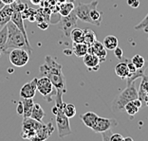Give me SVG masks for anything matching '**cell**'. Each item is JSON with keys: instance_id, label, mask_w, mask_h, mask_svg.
Segmentation results:
<instances>
[{"instance_id": "6da1fadb", "label": "cell", "mask_w": 148, "mask_h": 141, "mask_svg": "<svg viewBox=\"0 0 148 141\" xmlns=\"http://www.w3.org/2000/svg\"><path fill=\"white\" fill-rule=\"evenodd\" d=\"M39 71L41 75L49 78L57 91L66 93V80L63 73V66L56 62L51 56H47L45 63L40 66Z\"/></svg>"}, {"instance_id": "7a4b0ae2", "label": "cell", "mask_w": 148, "mask_h": 141, "mask_svg": "<svg viewBox=\"0 0 148 141\" xmlns=\"http://www.w3.org/2000/svg\"><path fill=\"white\" fill-rule=\"evenodd\" d=\"M63 92L57 91L55 95V105L52 107V113L55 115L56 126L58 130L59 137H66L72 133L69 124V119L64 113V106L65 102L63 101Z\"/></svg>"}, {"instance_id": "3957f363", "label": "cell", "mask_w": 148, "mask_h": 141, "mask_svg": "<svg viewBox=\"0 0 148 141\" xmlns=\"http://www.w3.org/2000/svg\"><path fill=\"white\" fill-rule=\"evenodd\" d=\"M8 28V38L5 45L6 51L12 48H24L28 51L29 54H32V48L29 42H27L24 35L21 31L16 27L12 21H10L7 24Z\"/></svg>"}, {"instance_id": "277c9868", "label": "cell", "mask_w": 148, "mask_h": 141, "mask_svg": "<svg viewBox=\"0 0 148 141\" xmlns=\"http://www.w3.org/2000/svg\"><path fill=\"white\" fill-rule=\"evenodd\" d=\"M139 98V95H138V89L136 87V83L135 82H133L131 84L127 85L126 88L123 90V91L118 95L114 100L112 101V104H111V110H112L113 113H120L123 111L124 106H125L126 103H128L129 101H132V100L136 99Z\"/></svg>"}, {"instance_id": "5b68a950", "label": "cell", "mask_w": 148, "mask_h": 141, "mask_svg": "<svg viewBox=\"0 0 148 141\" xmlns=\"http://www.w3.org/2000/svg\"><path fill=\"white\" fill-rule=\"evenodd\" d=\"M36 89L48 102L52 101V97L55 96L57 92L56 88L53 86L52 82H50L49 79L44 76H42V78L37 80Z\"/></svg>"}, {"instance_id": "8992f818", "label": "cell", "mask_w": 148, "mask_h": 141, "mask_svg": "<svg viewBox=\"0 0 148 141\" xmlns=\"http://www.w3.org/2000/svg\"><path fill=\"white\" fill-rule=\"evenodd\" d=\"M98 4L99 2L97 0H94V1H91L90 3H87V4L79 3L74 8V12H75L77 18L80 19L81 21L93 25L92 20L90 19V12H91V10L97 8Z\"/></svg>"}, {"instance_id": "52a82bcc", "label": "cell", "mask_w": 148, "mask_h": 141, "mask_svg": "<svg viewBox=\"0 0 148 141\" xmlns=\"http://www.w3.org/2000/svg\"><path fill=\"white\" fill-rule=\"evenodd\" d=\"M77 16L75 14V12H71L69 15L66 16H61V18L57 23V27L59 29H61L63 31L64 35L66 37L70 36V32L71 31L77 27Z\"/></svg>"}, {"instance_id": "ba28073f", "label": "cell", "mask_w": 148, "mask_h": 141, "mask_svg": "<svg viewBox=\"0 0 148 141\" xmlns=\"http://www.w3.org/2000/svg\"><path fill=\"white\" fill-rule=\"evenodd\" d=\"M29 53L24 48H12L10 52V62L16 67H23L29 61Z\"/></svg>"}, {"instance_id": "9c48e42d", "label": "cell", "mask_w": 148, "mask_h": 141, "mask_svg": "<svg viewBox=\"0 0 148 141\" xmlns=\"http://www.w3.org/2000/svg\"><path fill=\"white\" fill-rule=\"evenodd\" d=\"M118 126V121L113 119H106V117H100L98 116L95 124L92 127L93 132L95 133H103L106 130L111 129L112 127Z\"/></svg>"}, {"instance_id": "30bf717a", "label": "cell", "mask_w": 148, "mask_h": 141, "mask_svg": "<svg viewBox=\"0 0 148 141\" xmlns=\"http://www.w3.org/2000/svg\"><path fill=\"white\" fill-rule=\"evenodd\" d=\"M37 78H34L31 82L25 83L20 89V97L22 99H33L36 94V84H37Z\"/></svg>"}, {"instance_id": "8fae6325", "label": "cell", "mask_w": 148, "mask_h": 141, "mask_svg": "<svg viewBox=\"0 0 148 141\" xmlns=\"http://www.w3.org/2000/svg\"><path fill=\"white\" fill-rule=\"evenodd\" d=\"M88 53H93L100 59L101 63H103L106 60L107 51L105 46L103 45V43L99 42L98 40H96L91 46H88Z\"/></svg>"}, {"instance_id": "7c38bea8", "label": "cell", "mask_w": 148, "mask_h": 141, "mask_svg": "<svg viewBox=\"0 0 148 141\" xmlns=\"http://www.w3.org/2000/svg\"><path fill=\"white\" fill-rule=\"evenodd\" d=\"M54 131V126L52 125L51 122H49L48 124H43L41 128H39L36 131L35 136L33 137L32 140H46L51 136V134Z\"/></svg>"}, {"instance_id": "4fadbf2b", "label": "cell", "mask_w": 148, "mask_h": 141, "mask_svg": "<svg viewBox=\"0 0 148 141\" xmlns=\"http://www.w3.org/2000/svg\"><path fill=\"white\" fill-rule=\"evenodd\" d=\"M83 58H84V63L88 68V70H90V71H97V70H99L101 65V61L95 54L87 52Z\"/></svg>"}, {"instance_id": "5bb4252c", "label": "cell", "mask_w": 148, "mask_h": 141, "mask_svg": "<svg viewBox=\"0 0 148 141\" xmlns=\"http://www.w3.org/2000/svg\"><path fill=\"white\" fill-rule=\"evenodd\" d=\"M138 95H139V99L142 100V102L145 104L148 97V74L146 72L142 76V80H140V83Z\"/></svg>"}, {"instance_id": "9a60e30c", "label": "cell", "mask_w": 148, "mask_h": 141, "mask_svg": "<svg viewBox=\"0 0 148 141\" xmlns=\"http://www.w3.org/2000/svg\"><path fill=\"white\" fill-rule=\"evenodd\" d=\"M12 12L13 11L10 5H5L2 9H0V29L11 21Z\"/></svg>"}, {"instance_id": "2e32d148", "label": "cell", "mask_w": 148, "mask_h": 141, "mask_svg": "<svg viewBox=\"0 0 148 141\" xmlns=\"http://www.w3.org/2000/svg\"><path fill=\"white\" fill-rule=\"evenodd\" d=\"M11 21L14 24L17 28L21 31V32L23 33L24 35L25 39L27 40V42H29V38H28V35H27V31H26V29H25V25H24V19L22 18L21 16V12H13L12 14V18H11Z\"/></svg>"}, {"instance_id": "e0dca14e", "label": "cell", "mask_w": 148, "mask_h": 141, "mask_svg": "<svg viewBox=\"0 0 148 141\" xmlns=\"http://www.w3.org/2000/svg\"><path fill=\"white\" fill-rule=\"evenodd\" d=\"M71 50L76 57L83 58L88 52V46L85 43H73Z\"/></svg>"}, {"instance_id": "ac0fdd59", "label": "cell", "mask_w": 148, "mask_h": 141, "mask_svg": "<svg viewBox=\"0 0 148 141\" xmlns=\"http://www.w3.org/2000/svg\"><path fill=\"white\" fill-rule=\"evenodd\" d=\"M98 116H99L97 115L96 113L89 111V112L83 114V115L81 116V119H82V121L84 122V124H85L86 127H88V128L91 129L94 126V124H95Z\"/></svg>"}, {"instance_id": "d6986e66", "label": "cell", "mask_w": 148, "mask_h": 141, "mask_svg": "<svg viewBox=\"0 0 148 141\" xmlns=\"http://www.w3.org/2000/svg\"><path fill=\"white\" fill-rule=\"evenodd\" d=\"M115 73L116 75L122 80H125L129 76V70L127 67V63L124 61H120L115 66Z\"/></svg>"}, {"instance_id": "ffe728a7", "label": "cell", "mask_w": 148, "mask_h": 141, "mask_svg": "<svg viewBox=\"0 0 148 141\" xmlns=\"http://www.w3.org/2000/svg\"><path fill=\"white\" fill-rule=\"evenodd\" d=\"M43 125L42 122L37 121V120L32 119V117H27L24 119L22 123L23 129H29L33 131H37L39 128H41V126Z\"/></svg>"}, {"instance_id": "44dd1931", "label": "cell", "mask_w": 148, "mask_h": 141, "mask_svg": "<svg viewBox=\"0 0 148 141\" xmlns=\"http://www.w3.org/2000/svg\"><path fill=\"white\" fill-rule=\"evenodd\" d=\"M45 111L43 110V108L41 107V105L38 104V103H34L33 104V108L32 111V114H31V116L32 119L37 120V121H40L42 122V120L45 116Z\"/></svg>"}, {"instance_id": "7402d4cb", "label": "cell", "mask_w": 148, "mask_h": 141, "mask_svg": "<svg viewBox=\"0 0 148 141\" xmlns=\"http://www.w3.org/2000/svg\"><path fill=\"white\" fill-rule=\"evenodd\" d=\"M103 45L105 46L106 50H114L119 45V40L114 35H107L103 39Z\"/></svg>"}, {"instance_id": "603a6c76", "label": "cell", "mask_w": 148, "mask_h": 141, "mask_svg": "<svg viewBox=\"0 0 148 141\" xmlns=\"http://www.w3.org/2000/svg\"><path fill=\"white\" fill-rule=\"evenodd\" d=\"M22 104H23V117L27 119V117L31 116L32 111L33 108V101L32 99H22Z\"/></svg>"}, {"instance_id": "cb8c5ba5", "label": "cell", "mask_w": 148, "mask_h": 141, "mask_svg": "<svg viewBox=\"0 0 148 141\" xmlns=\"http://www.w3.org/2000/svg\"><path fill=\"white\" fill-rule=\"evenodd\" d=\"M58 5H59L58 13L61 16L69 15L70 12L74 11V8H75L73 2H69V1H66L65 3H62V4H58Z\"/></svg>"}, {"instance_id": "d4e9b609", "label": "cell", "mask_w": 148, "mask_h": 141, "mask_svg": "<svg viewBox=\"0 0 148 141\" xmlns=\"http://www.w3.org/2000/svg\"><path fill=\"white\" fill-rule=\"evenodd\" d=\"M70 39L73 43H84V29L74 28L70 32Z\"/></svg>"}, {"instance_id": "484cf974", "label": "cell", "mask_w": 148, "mask_h": 141, "mask_svg": "<svg viewBox=\"0 0 148 141\" xmlns=\"http://www.w3.org/2000/svg\"><path fill=\"white\" fill-rule=\"evenodd\" d=\"M97 40L96 34L92 29H84V43L86 44L87 46H91L92 44Z\"/></svg>"}, {"instance_id": "4316f807", "label": "cell", "mask_w": 148, "mask_h": 141, "mask_svg": "<svg viewBox=\"0 0 148 141\" xmlns=\"http://www.w3.org/2000/svg\"><path fill=\"white\" fill-rule=\"evenodd\" d=\"M90 19L92 20L93 25L99 27L102 24V20H103V12H99L97 8L91 10L90 12Z\"/></svg>"}, {"instance_id": "83f0119b", "label": "cell", "mask_w": 148, "mask_h": 141, "mask_svg": "<svg viewBox=\"0 0 148 141\" xmlns=\"http://www.w3.org/2000/svg\"><path fill=\"white\" fill-rule=\"evenodd\" d=\"M7 38H8V28L7 25L0 29V51L2 53H7L5 49V45L7 42Z\"/></svg>"}, {"instance_id": "f1b7e54d", "label": "cell", "mask_w": 148, "mask_h": 141, "mask_svg": "<svg viewBox=\"0 0 148 141\" xmlns=\"http://www.w3.org/2000/svg\"><path fill=\"white\" fill-rule=\"evenodd\" d=\"M64 113L65 115L69 117V119H72L76 116L77 113V109L75 105L71 104V103H65V106H64Z\"/></svg>"}, {"instance_id": "f546056e", "label": "cell", "mask_w": 148, "mask_h": 141, "mask_svg": "<svg viewBox=\"0 0 148 141\" xmlns=\"http://www.w3.org/2000/svg\"><path fill=\"white\" fill-rule=\"evenodd\" d=\"M131 62L134 63V65H135L138 69L143 68L145 66V60H144V58L142 55L137 54L134 57H132V58H131Z\"/></svg>"}, {"instance_id": "4dcf8cb0", "label": "cell", "mask_w": 148, "mask_h": 141, "mask_svg": "<svg viewBox=\"0 0 148 141\" xmlns=\"http://www.w3.org/2000/svg\"><path fill=\"white\" fill-rule=\"evenodd\" d=\"M123 110L125 111V112L128 114L129 116H135L138 112H139L140 108H138V107L133 103V101H129L128 103H126V104H125Z\"/></svg>"}, {"instance_id": "1f68e13d", "label": "cell", "mask_w": 148, "mask_h": 141, "mask_svg": "<svg viewBox=\"0 0 148 141\" xmlns=\"http://www.w3.org/2000/svg\"><path fill=\"white\" fill-rule=\"evenodd\" d=\"M11 8L12 9L13 12H22L26 8H28V6L25 3H22L21 1L15 0L14 2H12V4H10Z\"/></svg>"}, {"instance_id": "d6a6232c", "label": "cell", "mask_w": 148, "mask_h": 141, "mask_svg": "<svg viewBox=\"0 0 148 141\" xmlns=\"http://www.w3.org/2000/svg\"><path fill=\"white\" fill-rule=\"evenodd\" d=\"M136 31H143L145 32H148V13L139 24L135 26Z\"/></svg>"}, {"instance_id": "836d02e7", "label": "cell", "mask_w": 148, "mask_h": 141, "mask_svg": "<svg viewBox=\"0 0 148 141\" xmlns=\"http://www.w3.org/2000/svg\"><path fill=\"white\" fill-rule=\"evenodd\" d=\"M112 134L113 133H112V131H111V129L106 130V131H105V132L101 133V135H102V139L103 141H109L111 136H112Z\"/></svg>"}, {"instance_id": "e575fe53", "label": "cell", "mask_w": 148, "mask_h": 141, "mask_svg": "<svg viewBox=\"0 0 148 141\" xmlns=\"http://www.w3.org/2000/svg\"><path fill=\"white\" fill-rule=\"evenodd\" d=\"M114 51V55H115V57L118 59V60H120L122 57L123 56V49L119 48V46H117V48L113 50Z\"/></svg>"}, {"instance_id": "d590c367", "label": "cell", "mask_w": 148, "mask_h": 141, "mask_svg": "<svg viewBox=\"0 0 148 141\" xmlns=\"http://www.w3.org/2000/svg\"><path fill=\"white\" fill-rule=\"evenodd\" d=\"M124 137L120 134H112L109 141H123Z\"/></svg>"}, {"instance_id": "8d00e7d4", "label": "cell", "mask_w": 148, "mask_h": 141, "mask_svg": "<svg viewBox=\"0 0 148 141\" xmlns=\"http://www.w3.org/2000/svg\"><path fill=\"white\" fill-rule=\"evenodd\" d=\"M127 5L131 8L136 9L140 6V0H127Z\"/></svg>"}, {"instance_id": "74e56055", "label": "cell", "mask_w": 148, "mask_h": 141, "mask_svg": "<svg viewBox=\"0 0 148 141\" xmlns=\"http://www.w3.org/2000/svg\"><path fill=\"white\" fill-rule=\"evenodd\" d=\"M38 27L41 29H43V31H45V29H48L49 24L47 21H41V22H38Z\"/></svg>"}, {"instance_id": "f35d334b", "label": "cell", "mask_w": 148, "mask_h": 141, "mask_svg": "<svg viewBox=\"0 0 148 141\" xmlns=\"http://www.w3.org/2000/svg\"><path fill=\"white\" fill-rule=\"evenodd\" d=\"M16 111H17L18 115H20V116L23 115V104H22V101L18 102V105H17V108H16Z\"/></svg>"}, {"instance_id": "ab89813d", "label": "cell", "mask_w": 148, "mask_h": 141, "mask_svg": "<svg viewBox=\"0 0 148 141\" xmlns=\"http://www.w3.org/2000/svg\"><path fill=\"white\" fill-rule=\"evenodd\" d=\"M132 101H133L134 104H135V105L138 107V108H140V107L143 106V102H142V100H140L139 98L136 99H134V100H132Z\"/></svg>"}, {"instance_id": "60d3db41", "label": "cell", "mask_w": 148, "mask_h": 141, "mask_svg": "<svg viewBox=\"0 0 148 141\" xmlns=\"http://www.w3.org/2000/svg\"><path fill=\"white\" fill-rule=\"evenodd\" d=\"M63 52H64V54L66 55V56H69V55L72 54V50L71 49H65Z\"/></svg>"}, {"instance_id": "b9f144b4", "label": "cell", "mask_w": 148, "mask_h": 141, "mask_svg": "<svg viewBox=\"0 0 148 141\" xmlns=\"http://www.w3.org/2000/svg\"><path fill=\"white\" fill-rule=\"evenodd\" d=\"M2 1L5 5H10V4H12V2H14L15 0H2Z\"/></svg>"}, {"instance_id": "7bdbcfd3", "label": "cell", "mask_w": 148, "mask_h": 141, "mask_svg": "<svg viewBox=\"0 0 148 141\" xmlns=\"http://www.w3.org/2000/svg\"><path fill=\"white\" fill-rule=\"evenodd\" d=\"M42 0H31V2L32 3L33 5H40Z\"/></svg>"}, {"instance_id": "ee69618b", "label": "cell", "mask_w": 148, "mask_h": 141, "mask_svg": "<svg viewBox=\"0 0 148 141\" xmlns=\"http://www.w3.org/2000/svg\"><path fill=\"white\" fill-rule=\"evenodd\" d=\"M4 6H5V4H4V3H3L2 0H0V9H2Z\"/></svg>"}, {"instance_id": "f6af8a7d", "label": "cell", "mask_w": 148, "mask_h": 141, "mask_svg": "<svg viewBox=\"0 0 148 141\" xmlns=\"http://www.w3.org/2000/svg\"><path fill=\"white\" fill-rule=\"evenodd\" d=\"M125 140H130V141H133V138H132V137H124V140H123V141H125Z\"/></svg>"}, {"instance_id": "bcb514c9", "label": "cell", "mask_w": 148, "mask_h": 141, "mask_svg": "<svg viewBox=\"0 0 148 141\" xmlns=\"http://www.w3.org/2000/svg\"><path fill=\"white\" fill-rule=\"evenodd\" d=\"M145 104L148 106V97H147V99H146V102H145Z\"/></svg>"}, {"instance_id": "7dc6e473", "label": "cell", "mask_w": 148, "mask_h": 141, "mask_svg": "<svg viewBox=\"0 0 148 141\" xmlns=\"http://www.w3.org/2000/svg\"><path fill=\"white\" fill-rule=\"evenodd\" d=\"M68 1H69V2H74L75 0H68Z\"/></svg>"}, {"instance_id": "c3c4849f", "label": "cell", "mask_w": 148, "mask_h": 141, "mask_svg": "<svg viewBox=\"0 0 148 141\" xmlns=\"http://www.w3.org/2000/svg\"><path fill=\"white\" fill-rule=\"evenodd\" d=\"M0 57H1V51H0Z\"/></svg>"}]
</instances>
